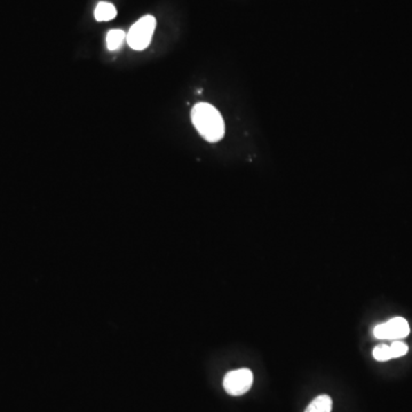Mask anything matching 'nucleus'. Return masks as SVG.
Wrapping results in <instances>:
<instances>
[{"label": "nucleus", "instance_id": "nucleus-1", "mask_svg": "<svg viewBox=\"0 0 412 412\" xmlns=\"http://www.w3.org/2000/svg\"><path fill=\"white\" fill-rule=\"evenodd\" d=\"M191 122L200 137L207 142L216 143L225 135L223 116L209 103H197L191 109Z\"/></svg>", "mask_w": 412, "mask_h": 412}, {"label": "nucleus", "instance_id": "nucleus-2", "mask_svg": "<svg viewBox=\"0 0 412 412\" xmlns=\"http://www.w3.org/2000/svg\"><path fill=\"white\" fill-rule=\"evenodd\" d=\"M156 19L153 15H144L131 27L127 32V40L129 46L134 50H146L153 39L156 30Z\"/></svg>", "mask_w": 412, "mask_h": 412}, {"label": "nucleus", "instance_id": "nucleus-3", "mask_svg": "<svg viewBox=\"0 0 412 412\" xmlns=\"http://www.w3.org/2000/svg\"><path fill=\"white\" fill-rule=\"evenodd\" d=\"M252 384L253 373L249 369L234 370L223 378V388L233 396H241L249 392Z\"/></svg>", "mask_w": 412, "mask_h": 412}, {"label": "nucleus", "instance_id": "nucleus-4", "mask_svg": "<svg viewBox=\"0 0 412 412\" xmlns=\"http://www.w3.org/2000/svg\"><path fill=\"white\" fill-rule=\"evenodd\" d=\"M410 333V326L403 317H394L386 323L379 324L373 330L378 339L394 340L406 338Z\"/></svg>", "mask_w": 412, "mask_h": 412}, {"label": "nucleus", "instance_id": "nucleus-5", "mask_svg": "<svg viewBox=\"0 0 412 412\" xmlns=\"http://www.w3.org/2000/svg\"><path fill=\"white\" fill-rule=\"evenodd\" d=\"M116 15V7L113 6V3H106V1H100L97 3L95 12H94L95 20L99 21V22L113 20Z\"/></svg>", "mask_w": 412, "mask_h": 412}, {"label": "nucleus", "instance_id": "nucleus-6", "mask_svg": "<svg viewBox=\"0 0 412 412\" xmlns=\"http://www.w3.org/2000/svg\"><path fill=\"white\" fill-rule=\"evenodd\" d=\"M333 411V399L329 395H319L309 403L305 412H331Z\"/></svg>", "mask_w": 412, "mask_h": 412}, {"label": "nucleus", "instance_id": "nucleus-7", "mask_svg": "<svg viewBox=\"0 0 412 412\" xmlns=\"http://www.w3.org/2000/svg\"><path fill=\"white\" fill-rule=\"evenodd\" d=\"M127 40V34L123 30H110L106 35V47L109 50H118L123 46L124 41Z\"/></svg>", "mask_w": 412, "mask_h": 412}, {"label": "nucleus", "instance_id": "nucleus-8", "mask_svg": "<svg viewBox=\"0 0 412 412\" xmlns=\"http://www.w3.org/2000/svg\"><path fill=\"white\" fill-rule=\"evenodd\" d=\"M373 357L379 362H385L392 359V352H391V347L387 345H379L376 348L373 349Z\"/></svg>", "mask_w": 412, "mask_h": 412}, {"label": "nucleus", "instance_id": "nucleus-9", "mask_svg": "<svg viewBox=\"0 0 412 412\" xmlns=\"http://www.w3.org/2000/svg\"><path fill=\"white\" fill-rule=\"evenodd\" d=\"M391 347V352H392V357L393 359H397V357H401V356L406 355L409 348H408V345L406 344L402 343V341H399V340H396L392 345L389 346Z\"/></svg>", "mask_w": 412, "mask_h": 412}]
</instances>
